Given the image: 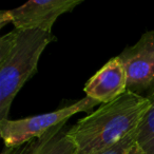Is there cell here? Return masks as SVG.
<instances>
[{
  "label": "cell",
  "instance_id": "cell-1",
  "mask_svg": "<svg viewBox=\"0 0 154 154\" xmlns=\"http://www.w3.org/2000/svg\"><path fill=\"white\" fill-rule=\"evenodd\" d=\"M150 106L147 97L127 91L69 128L76 154H96L138 128Z\"/></svg>",
  "mask_w": 154,
  "mask_h": 154
},
{
  "label": "cell",
  "instance_id": "cell-2",
  "mask_svg": "<svg viewBox=\"0 0 154 154\" xmlns=\"http://www.w3.org/2000/svg\"><path fill=\"white\" fill-rule=\"evenodd\" d=\"M55 40L52 32L20 29L0 38V120L8 119L14 98L36 74L40 56Z\"/></svg>",
  "mask_w": 154,
  "mask_h": 154
},
{
  "label": "cell",
  "instance_id": "cell-3",
  "mask_svg": "<svg viewBox=\"0 0 154 154\" xmlns=\"http://www.w3.org/2000/svg\"><path fill=\"white\" fill-rule=\"evenodd\" d=\"M99 101L86 96L80 100L49 113L39 114L20 119L0 120V135L7 148H17L43 136L61 124L68 122L71 116L87 112L99 105Z\"/></svg>",
  "mask_w": 154,
  "mask_h": 154
},
{
  "label": "cell",
  "instance_id": "cell-4",
  "mask_svg": "<svg viewBox=\"0 0 154 154\" xmlns=\"http://www.w3.org/2000/svg\"><path fill=\"white\" fill-rule=\"evenodd\" d=\"M82 2L84 0H31L21 7L0 12V26L12 22L15 29L52 32L59 16Z\"/></svg>",
  "mask_w": 154,
  "mask_h": 154
},
{
  "label": "cell",
  "instance_id": "cell-5",
  "mask_svg": "<svg viewBox=\"0 0 154 154\" xmlns=\"http://www.w3.org/2000/svg\"><path fill=\"white\" fill-rule=\"evenodd\" d=\"M127 74V90L148 97L154 92V31L141 35L117 56Z\"/></svg>",
  "mask_w": 154,
  "mask_h": 154
},
{
  "label": "cell",
  "instance_id": "cell-6",
  "mask_svg": "<svg viewBox=\"0 0 154 154\" xmlns=\"http://www.w3.org/2000/svg\"><path fill=\"white\" fill-rule=\"evenodd\" d=\"M86 96L103 105L115 100L127 92V74L119 58L113 57L96 72L84 88Z\"/></svg>",
  "mask_w": 154,
  "mask_h": 154
},
{
  "label": "cell",
  "instance_id": "cell-7",
  "mask_svg": "<svg viewBox=\"0 0 154 154\" xmlns=\"http://www.w3.org/2000/svg\"><path fill=\"white\" fill-rule=\"evenodd\" d=\"M66 124L55 127L26 145L11 148V154H76V147L68 135Z\"/></svg>",
  "mask_w": 154,
  "mask_h": 154
},
{
  "label": "cell",
  "instance_id": "cell-8",
  "mask_svg": "<svg viewBox=\"0 0 154 154\" xmlns=\"http://www.w3.org/2000/svg\"><path fill=\"white\" fill-rule=\"evenodd\" d=\"M147 98L150 106L136 130V146L141 154H154V92Z\"/></svg>",
  "mask_w": 154,
  "mask_h": 154
},
{
  "label": "cell",
  "instance_id": "cell-9",
  "mask_svg": "<svg viewBox=\"0 0 154 154\" xmlns=\"http://www.w3.org/2000/svg\"><path fill=\"white\" fill-rule=\"evenodd\" d=\"M136 130L127 135L115 145L96 154H132L134 148L136 147Z\"/></svg>",
  "mask_w": 154,
  "mask_h": 154
},
{
  "label": "cell",
  "instance_id": "cell-10",
  "mask_svg": "<svg viewBox=\"0 0 154 154\" xmlns=\"http://www.w3.org/2000/svg\"><path fill=\"white\" fill-rule=\"evenodd\" d=\"M132 154H141V153H140V151H139V149H138V148H137V146L134 148V150H133Z\"/></svg>",
  "mask_w": 154,
  "mask_h": 154
}]
</instances>
